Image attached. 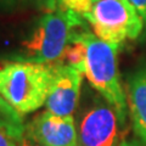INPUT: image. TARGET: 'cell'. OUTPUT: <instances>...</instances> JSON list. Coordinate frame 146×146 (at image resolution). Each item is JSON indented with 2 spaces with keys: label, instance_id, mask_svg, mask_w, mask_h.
<instances>
[{
  "label": "cell",
  "instance_id": "6da1fadb",
  "mask_svg": "<svg viewBox=\"0 0 146 146\" xmlns=\"http://www.w3.org/2000/svg\"><path fill=\"white\" fill-rule=\"evenodd\" d=\"M56 72V61L49 63L12 61L0 66V95L21 116L45 104Z\"/></svg>",
  "mask_w": 146,
  "mask_h": 146
},
{
  "label": "cell",
  "instance_id": "7a4b0ae2",
  "mask_svg": "<svg viewBox=\"0 0 146 146\" xmlns=\"http://www.w3.org/2000/svg\"><path fill=\"white\" fill-rule=\"evenodd\" d=\"M72 36L85 45L84 74L86 79L105 101L116 110L123 124L127 115V101L117 67V50L119 46L104 42L88 31H74Z\"/></svg>",
  "mask_w": 146,
  "mask_h": 146
},
{
  "label": "cell",
  "instance_id": "3957f363",
  "mask_svg": "<svg viewBox=\"0 0 146 146\" xmlns=\"http://www.w3.org/2000/svg\"><path fill=\"white\" fill-rule=\"evenodd\" d=\"M83 16L70 10L49 11L35 22L31 34L21 45L13 61L49 63L62 57L73 29L82 27Z\"/></svg>",
  "mask_w": 146,
  "mask_h": 146
},
{
  "label": "cell",
  "instance_id": "277c9868",
  "mask_svg": "<svg viewBox=\"0 0 146 146\" xmlns=\"http://www.w3.org/2000/svg\"><path fill=\"white\" fill-rule=\"evenodd\" d=\"M83 18L98 38L117 46L127 39H136L145 28L143 18L128 0H99Z\"/></svg>",
  "mask_w": 146,
  "mask_h": 146
},
{
  "label": "cell",
  "instance_id": "5b68a950",
  "mask_svg": "<svg viewBox=\"0 0 146 146\" xmlns=\"http://www.w3.org/2000/svg\"><path fill=\"white\" fill-rule=\"evenodd\" d=\"M84 73L68 63L56 62L55 79L45 101L46 111L61 117H71L79 101Z\"/></svg>",
  "mask_w": 146,
  "mask_h": 146
},
{
  "label": "cell",
  "instance_id": "8992f818",
  "mask_svg": "<svg viewBox=\"0 0 146 146\" xmlns=\"http://www.w3.org/2000/svg\"><path fill=\"white\" fill-rule=\"evenodd\" d=\"M119 123L116 110L110 104L93 107L80 122L78 146H117Z\"/></svg>",
  "mask_w": 146,
  "mask_h": 146
},
{
  "label": "cell",
  "instance_id": "52a82bcc",
  "mask_svg": "<svg viewBox=\"0 0 146 146\" xmlns=\"http://www.w3.org/2000/svg\"><path fill=\"white\" fill-rule=\"evenodd\" d=\"M25 134L43 146H78L73 117H61L45 111L26 124Z\"/></svg>",
  "mask_w": 146,
  "mask_h": 146
},
{
  "label": "cell",
  "instance_id": "ba28073f",
  "mask_svg": "<svg viewBox=\"0 0 146 146\" xmlns=\"http://www.w3.org/2000/svg\"><path fill=\"white\" fill-rule=\"evenodd\" d=\"M127 100L134 130L146 146V68L136 71L128 80Z\"/></svg>",
  "mask_w": 146,
  "mask_h": 146
},
{
  "label": "cell",
  "instance_id": "9c48e42d",
  "mask_svg": "<svg viewBox=\"0 0 146 146\" xmlns=\"http://www.w3.org/2000/svg\"><path fill=\"white\" fill-rule=\"evenodd\" d=\"M0 130L20 141L25 135L26 124L22 116L0 95Z\"/></svg>",
  "mask_w": 146,
  "mask_h": 146
},
{
  "label": "cell",
  "instance_id": "30bf717a",
  "mask_svg": "<svg viewBox=\"0 0 146 146\" xmlns=\"http://www.w3.org/2000/svg\"><path fill=\"white\" fill-rule=\"evenodd\" d=\"M62 57L66 58L68 65L77 67L84 73V62H85V45L77 38H71L70 44L65 49ZM61 57V58H62Z\"/></svg>",
  "mask_w": 146,
  "mask_h": 146
},
{
  "label": "cell",
  "instance_id": "8fae6325",
  "mask_svg": "<svg viewBox=\"0 0 146 146\" xmlns=\"http://www.w3.org/2000/svg\"><path fill=\"white\" fill-rule=\"evenodd\" d=\"M128 1L139 12L140 17L143 18V21H144V26L146 29V0H128Z\"/></svg>",
  "mask_w": 146,
  "mask_h": 146
},
{
  "label": "cell",
  "instance_id": "7c38bea8",
  "mask_svg": "<svg viewBox=\"0 0 146 146\" xmlns=\"http://www.w3.org/2000/svg\"><path fill=\"white\" fill-rule=\"evenodd\" d=\"M0 146H18V140L5 131L0 130Z\"/></svg>",
  "mask_w": 146,
  "mask_h": 146
},
{
  "label": "cell",
  "instance_id": "4fadbf2b",
  "mask_svg": "<svg viewBox=\"0 0 146 146\" xmlns=\"http://www.w3.org/2000/svg\"><path fill=\"white\" fill-rule=\"evenodd\" d=\"M40 3V5L45 7V10L49 11H55L57 9V3L56 0H38Z\"/></svg>",
  "mask_w": 146,
  "mask_h": 146
},
{
  "label": "cell",
  "instance_id": "5bb4252c",
  "mask_svg": "<svg viewBox=\"0 0 146 146\" xmlns=\"http://www.w3.org/2000/svg\"><path fill=\"white\" fill-rule=\"evenodd\" d=\"M18 146H43V145H40L39 143H36L35 140H33L32 138H29L28 135L25 134L23 138L18 141Z\"/></svg>",
  "mask_w": 146,
  "mask_h": 146
},
{
  "label": "cell",
  "instance_id": "9a60e30c",
  "mask_svg": "<svg viewBox=\"0 0 146 146\" xmlns=\"http://www.w3.org/2000/svg\"><path fill=\"white\" fill-rule=\"evenodd\" d=\"M119 146H141V145L136 140H124L119 144Z\"/></svg>",
  "mask_w": 146,
  "mask_h": 146
},
{
  "label": "cell",
  "instance_id": "2e32d148",
  "mask_svg": "<svg viewBox=\"0 0 146 146\" xmlns=\"http://www.w3.org/2000/svg\"><path fill=\"white\" fill-rule=\"evenodd\" d=\"M17 1H20V0H0V5H3V6H10V5H15Z\"/></svg>",
  "mask_w": 146,
  "mask_h": 146
},
{
  "label": "cell",
  "instance_id": "e0dca14e",
  "mask_svg": "<svg viewBox=\"0 0 146 146\" xmlns=\"http://www.w3.org/2000/svg\"><path fill=\"white\" fill-rule=\"evenodd\" d=\"M91 1H93V3H96V1H99V0H91Z\"/></svg>",
  "mask_w": 146,
  "mask_h": 146
}]
</instances>
